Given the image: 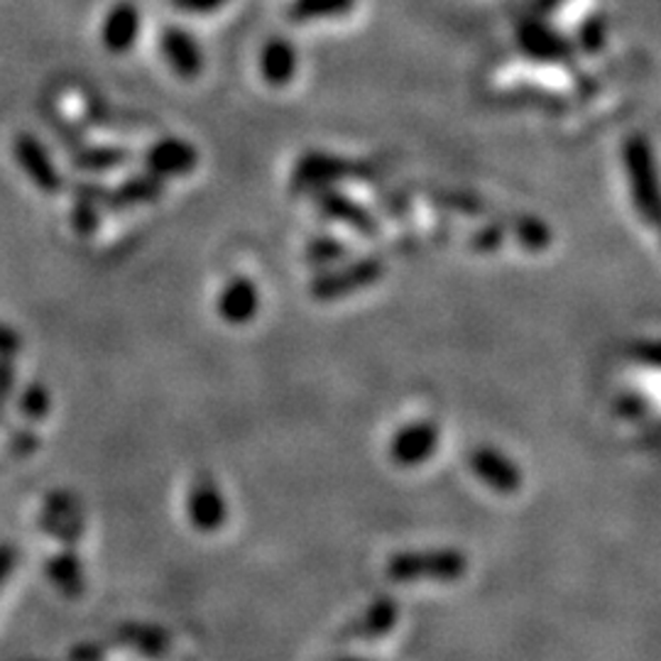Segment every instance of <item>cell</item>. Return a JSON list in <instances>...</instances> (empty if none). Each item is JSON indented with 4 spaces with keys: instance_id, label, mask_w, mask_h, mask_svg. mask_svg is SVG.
I'll list each match as a JSON object with an SVG mask.
<instances>
[{
    "instance_id": "6da1fadb",
    "label": "cell",
    "mask_w": 661,
    "mask_h": 661,
    "mask_svg": "<svg viewBox=\"0 0 661 661\" xmlns=\"http://www.w3.org/2000/svg\"><path fill=\"white\" fill-rule=\"evenodd\" d=\"M471 569L468 554L455 547L394 551L384 563L392 583H459Z\"/></svg>"
},
{
    "instance_id": "7a4b0ae2",
    "label": "cell",
    "mask_w": 661,
    "mask_h": 661,
    "mask_svg": "<svg viewBox=\"0 0 661 661\" xmlns=\"http://www.w3.org/2000/svg\"><path fill=\"white\" fill-rule=\"evenodd\" d=\"M624 167H628L630 194L634 209L647 226H657L659 221V184L652 146L644 136H632L624 142Z\"/></svg>"
},
{
    "instance_id": "3957f363",
    "label": "cell",
    "mask_w": 661,
    "mask_h": 661,
    "mask_svg": "<svg viewBox=\"0 0 661 661\" xmlns=\"http://www.w3.org/2000/svg\"><path fill=\"white\" fill-rule=\"evenodd\" d=\"M384 262L375 256L358 258L341 268H327L314 282L309 284V294L317 302H333V299L351 297L360 290H368L375 282L382 280Z\"/></svg>"
},
{
    "instance_id": "277c9868",
    "label": "cell",
    "mask_w": 661,
    "mask_h": 661,
    "mask_svg": "<svg viewBox=\"0 0 661 661\" xmlns=\"http://www.w3.org/2000/svg\"><path fill=\"white\" fill-rule=\"evenodd\" d=\"M372 172L365 164L348 162L343 158H335V154L327 152H307L302 160L297 162L292 184L294 189H329L345 182V179H358V177H370Z\"/></svg>"
},
{
    "instance_id": "5b68a950",
    "label": "cell",
    "mask_w": 661,
    "mask_h": 661,
    "mask_svg": "<svg viewBox=\"0 0 661 661\" xmlns=\"http://www.w3.org/2000/svg\"><path fill=\"white\" fill-rule=\"evenodd\" d=\"M441 429L434 419H417L412 424L400 427L390 439V461L397 468H412L424 465L431 455L439 451Z\"/></svg>"
},
{
    "instance_id": "8992f818",
    "label": "cell",
    "mask_w": 661,
    "mask_h": 661,
    "mask_svg": "<svg viewBox=\"0 0 661 661\" xmlns=\"http://www.w3.org/2000/svg\"><path fill=\"white\" fill-rule=\"evenodd\" d=\"M13 154L20 164L22 174H26L34 189L42 191L47 197H57L64 191V177L57 170L50 152L42 142L30 136V132H20L13 140Z\"/></svg>"
},
{
    "instance_id": "52a82bcc",
    "label": "cell",
    "mask_w": 661,
    "mask_h": 661,
    "mask_svg": "<svg viewBox=\"0 0 661 661\" xmlns=\"http://www.w3.org/2000/svg\"><path fill=\"white\" fill-rule=\"evenodd\" d=\"M468 465L480 483L498 495H514L522 490L524 478L520 465L495 447H475L468 455Z\"/></svg>"
},
{
    "instance_id": "ba28073f",
    "label": "cell",
    "mask_w": 661,
    "mask_h": 661,
    "mask_svg": "<svg viewBox=\"0 0 661 661\" xmlns=\"http://www.w3.org/2000/svg\"><path fill=\"white\" fill-rule=\"evenodd\" d=\"M517 44L527 57L544 64H571L575 54L573 42L542 20L522 22L517 30Z\"/></svg>"
},
{
    "instance_id": "9c48e42d",
    "label": "cell",
    "mask_w": 661,
    "mask_h": 661,
    "mask_svg": "<svg viewBox=\"0 0 661 661\" xmlns=\"http://www.w3.org/2000/svg\"><path fill=\"white\" fill-rule=\"evenodd\" d=\"M187 520L201 534H213L228 522V504L213 478H199L187 492Z\"/></svg>"
},
{
    "instance_id": "30bf717a",
    "label": "cell",
    "mask_w": 661,
    "mask_h": 661,
    "mask_svg": "<svg viewBox=\"0 0 661 661\" xmlns=\"http://www.w3.org/2000/svg\"><path fill=\"white\" fill-rule=\"evenodd\" d=\"M314 203L323 219L353 228L355 233L365 236V238H375L380 233V223L375 219V213L365 209L360 201L343 194V191H339L335 187L317 189Z\"/></svg>"
},
{
    "instance_id": "8fae6325",
    "label": "cell",
    "mask_w": 661,
    "mask_h": 661,
    "mask_svg": "<svg viewBox=\"0 0 661 661\" xmlns=\"http://www.w3.org/2000/svg\"><path fill=\"white\" fill-rule=\"evenodd\" d=\"M199 150L182 138H162L148 148L146 170L154 177H187L197 170Z\"/></svg>"
},
{
    "instance_id": "7c38bea8",
    "label": "cell",
    "mask_w": 661,
    "mask_h": 661,
    "mask_svg": "<svg viewBox=\"0 0 661 661\" xmlns=\"http://www.w3.org/2000/svg\"><path fill=\"white\" fill-rule=\"evenodd\" d=\"M400 603L390 595H378L368 608L355 615V620L343 630L345 640L355 642H375L388 637L397 622H400Z\"/></svg>"
},
{
    "instance_id": "4fadbf2b",
    "label": "cell",
    "mask_w": 661,
    "mask_h": 661,
    "mask_svg": "<svg viewBox=\"0 0 661 661\" xmlns=\"http://www.w3.org/2000/svg\"><path fill=\"white\" fill-rule=\"evenodd\" d=\"M140 28L142 18L138 6L130 0H120L103 18L101 42L111 54H128L140 38Z\"/></svg>"
},
{
    "instance_id": "5bb4252c",
    "label": "cell",
    "mask_w": 661,
    "mask_h": 661,
    "mask_svg": "<svg viewBox=\"0 0 661 661\" xmlns=\"http://www.w3.org/2000/svg\"><path fill=\"white\" fill-rule=\"evenodd\" d=\"M160 50L164 62L179 79H197L203 71V52L197 38L182 28L170 26L160 34Z\"/></svg>"
},
{
    "instance_id": "9a60e30c",
    "label": "cell",
    "mask_w": 661,
    "mask_h": 661,
    "mask_svg": "<svg viewBox=\"0 0 661 661\" xmlns=\"http://www.w3.org/2000/svg\"><path fill=\"white\" fill-rule=\"evenodd\" d=\"M216 311L231 327H246L260 311L258 284L250 278H233L216 299Z\"/></svg>"
},
{
    "instance_id": "2e32d148",
    "label": "cell",
    "mask_w": 661,
    "mask_h": 661,
    "mask_svg": "<svg viewBox=\"0 0 661 661\" xmlns=\"http://www.w3.org/2000/svg\"><path fill=\"white\" fill-rule=\"evenodd\" d=\"M164 194V179L154 177L152 172L132 174L123 179L116 189H106V197L101 209L108 211H126L136 207H146V203L160 201Z\"/></svg>"
},
{
    "instance_id": "e0dca14e",
    "label": "cell",
    "mask_w": 661,
    "mask_h": 661,
    "mask_svg": "<svg viewBox=\"0 0 661 661\" xmlns=\"http://www.w3.org/2000/svg\"><path fill=\"white\" fill-rule=\"evenodd\" d=\"M299 54L297 47L284 38H272L264 42L260 52V74L270 87H287L297 77Z\"/></svg>"
},
{
    "instance_id": "ac0fdd59",
    "label": "cell",
    "mask_w": 661,
    "mask_h": 661,
    "mask_svg": "<svg viewBox=\"0 0 661 661\" xmlns=\"http://www.w3.org/2000/svg\"><path fill=\"white\" fill-rule=\"evenodd\" d=\"M116 637H118L120 644L136 649V652L152 657V659L164 657L167 652H170V644H172L167 630H162L160 624H148V622L120 624Z\"/></svg>"
},
{
    "instance_id": "d6986e66",
    "label": "cell",
    "mask_w": 661,
    "mask_h": 661,
    "mask_svg": "<svg viewBox=\"0 0 661 661\" xmlns=\"http://www.w3.org/2000/svg\"><path fill=\"white\" fill-rule=\"evenodd\" d=\"M47 575L69 598L81 595L87 588V575H83V567L74 551H62L47 561Z\"/></svg>"
},
{
    "instance_id": "ffe728a7",
    "label": "cell",
    "mask_w": 661,
    "mask_h": 661,
    "mask_svg": "<svg viewBox=\"0 0 661 661\" xmlns=\"http://www.w3.org/2000/svg\"><path fill=\"white\" fill-rule=\"evenodd\" d=\"M130 160V152L118 146H93V148H81L71 154V164L77 167L79 172H91V174H103L118 170Z\"/></svg>"
},
{
    "instance_id": "44dd1931",
    "label": "cell",
    "mask_w": 661,
    "mask_h": 661,
    "mask_svg": "<svg viewBox=\"0 0 661 661\" xmlns=\"http://www.w3.org/2000/svg\"><path fill=\"white\" fill-rule=\"evenodd\" d=\"M353 6L355 0H292L287 16H290L294 22L341 18L351 13Z\"/></svg>"
},
{
    "instance_id": "7402d4cb",
    "label": "cell",
    "mask_w": 661,
    "mask_h": 661,
    "mask_svg": "<svg viewBox=\"0 0 661 661\" xmlns=\"http://www.w3.org/2000/svg\"><path fill=\"white\" fill-rule=\"evenodd\" d=\"M512 233L517 243L529 252H542L551 243V228L544 221L534 219V216H520V219L512 223Z\"/></svg>"
},
{
    "instance_id": "603a6c76",
    "label": "cell",
    "mask_w": 661,
    "mask_h": 661,
    "mask_svg": "<svg viewBox=\"0 0 661 661\" xmlns=\"http://www.w3.org/2000/svg\"><path fill=\"white\" fill-rule=\"evenodd\" d=\"M101 203L89 197H77L74 194V207H71L69 221L74 233L81 238H91L101 226Z\"/></svg>"
},
{
    "instance_id": "cb8c5ba5",
    "label": "cell",
    "mask_w": 661,
    "mask_h": 661,
    "mask_svg": "<svg viewBox=\"0 0 661 661\" xmlns=\"http://www.w3.org/2000/svg\"><path fill=\"white\" fill-rule=\"evenodd\" d=\"M343 258V240L333 236H319L307 246V262L314 264V268H331V264H339Z\"/></svg>"
},
{
    "instance_id": "d4e9b609",
    "label": "cell",
    "mask_w": 661,
    "mask_h": 661,
    "mask_svg": "<svg viewBox=\"0 0 661 661\" xmlns=\"http://www.w3.org/2000/svg\"><path fill=\"white\" fill-rule=\"evenodd\" d=\"M608 42V20L603 16H591L579 28V47L585 54H598Z\"/></svg>"
},
{
    "instance_id": "484cf974",
    "label": "cell",
    "mask_w": 661,
    "mask_h": 661,
    "mask_svg": "<svg viewBox=\"0 0 661 661\" xmlns=\"http://www.w3.org/2000/svg\"><path fill=\"white\" fill-rule=\"evenodd\" d=\"M18 407L28 419H42V417H47V412H50V407H52L50 392H47L44 384L32 382L30 388L20 394Z\"/></svg>"
},
{
    "instance_id": "4316f807",
    "label": "cell",
    "mask_w": 661,
    "mask_h": 661,
    "mask_svg": "<svg viewBox=\"0 0 661 661\" xmlns=\"http://www.w3.org/2000/svg\"><path fill=\"white\" fill-rule=\"evenodd\" d=\"M612 412L622 419H630V422H637V419L647 417L649 404L644 400V394L640 392H622L615 397V402H612Z\"/></svg>"
},
{
    "instance_id": "83f0119b",
    "label": "cell",
    "mask_w": 661,
    "mask_h": 661,
    "mask_svg": "<svg viewBox=\"0 0 661 661\" xmlns=\"http://www.w3.org/2000/svg\"><path fill=\"white\" fill-rule=\"evenodd\" d=\"M504 240V226L498 223H490L478 228V231L471 236V248L475 252H495Z\"/></svg>"
},
{
    "instance_id": "f1b7e54d",
    "label": "cell",
    "mask_w": 661,
    "mask_h": 661,
    "mask_svg": "<svg viewBox=\"0 0 661 661\" xmlns=\"http://www.w3.org/2000/svg\"><path fill=\"white\" fill-rule=\"evenodd\" d=\"M172 3L189 16H211L216 10H221L228 0H172Z\"/></svg>"
},
{
    "instance_id": "f546056e",
    "label": "cell",
    "mask_w": 661,
    "mask_h": 661,
    "mask_svg": "<svg viewBox=\"0 0 661 661\" xmlns=\"http://www.w3.org/2000/svg\"><path fill=\"white\" fill-rule=\"evenodd\" d=\"M22 351V339L16 329L0 323V358H16Z\"/></svg>"
},
{
    "instance_id": "4dcf8cb0",
    "label": "cell",
    "mask_w": 661,
    "mask_h": 661,
    "mask_svg": "<svg viewBox=\"0 0 661 661\" xmlns=\"http://www.w3.org/2000/svg\"><path fill=\"white\" fill-rule=\"evenodd\" d=\"M16 384V365L13 358H0V402L8 400Z\"/></svg>"
},
{
    "instance_id": "1f68e13d",
    "label": "cell",
    "mask_w": 661,
    "mask_h": 661,
    "mask_svg": "<svg viewBox=\"0 0 661 661\" xmlns=\"http://www.w3.org/2000/svg\"><path fill=\"white\" fill-rule=\"evenodd\" d=\"M634 358H637V363H644L649 368H657L659 365V345L654 341L640 343V345L634 348Z\"/></svg>"
},
{
    "instance_id": "d6a6232c",
    "label": "cell",
    "mask_w": 661,
    "mask_h": 661,
    "mask_svg": "<svg viewBox=\"0 0 661 661\" xmlns=\"http://www.w3.org/2000/svg\"><path fill=\"white\" fill-rule=\"evenodd\" d=\"M16 551H13V547H8V544H0V588H3V583H6V579L10 575V571L16 569Z\"/></svg>"
},
{
    "instance_id": "836d02e7",
    "label": "cell",
    "mask_w": 661,
    "mask_h": 661,
    "mask_svg": "<svg viewBox=\"0 0 661 661\" xmlns=\"http://www.w3.org/2000/svg\"><path fill=\"white\" fill-rule=\"evenodd\" d=\"M71 661H103L101 644H81L71 652Z\"/></svg>"
},
{
    "instance_id": "e575fe53",
    "label": "cell",
    "mask_w": 661,
    "mask_h": 661,
    "mask_svg": "<svg viewBox=\"0 0 661 661\" xmlns=\"http://www.w3.org/2000/svg\"><path fill=\"white\" fill-rule=\"evenodd\" d=\"M559 3H563V0H537L534 8H537V13H544V10L549 13V10H554Z\"/></svg>"
},
{
    "instance_id": "d590c367",
    "label": "cell",
    "mask_w": 661,
    "mask_h": 661,
    "mask_svg": "<svg viewBox=\"0 0 661 661\" xmlns=\"http://www.w3.org/2000/svg\"><path fill=\"white\" fill-rule=\"evenodd\" d=\"M339 661H363V659H339Z\"/></svg>"
}]
</instances>
